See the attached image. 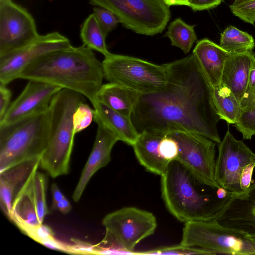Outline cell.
I'll return each instance as SVG.
<instances>
[{
    "mask_svg": "<svg viewBox=\"0 0 255 255\" xmlns=\"http://www.w3.org/2000/svg\"><path fill=\"white\" fill-rule=\"evenodd\" d=\"M107 239L112 241L122 251L136 254L133 251L141 241L152 235L157 221L151 212L134 207H127L107 214L102 220Z\"/></svg>",
    "mask_w": 255,
    "mask_h": 255,
    "instance_id": "obj_9",
    "label": "cell"
},
{
    "mask_svg": "<svg viewBox=\"0 0 255 255\" xmlns=\"http://www.w3.org/2000/svg\"><path fill=\"white\" fill-rule=\"evenodd\" d=\"M71 208L70 203L68 199L64 197L57 204L54 210H57L63 214H66L71 211Z\"/></svg>",
    "mask_w": 255,
    "mask_h": 255,
    "instance_id": "obj_40",
    "label": "cell"
},
{
    "mask_svg": "<svg viewBox=\"0 0 255 255\" xmlns=\"http://www.w3.org/2000/svg\"><path fill=\"white\" fill-rule=\"evenodd\" d=\"M192 54L212 87L221 85L224 65L231 53L204 38L197 42Z\"/></svg>",
    "mask_w": 255,
    "mask_h": 255,
    "instance_id": "obj_19",
    "label": "cell"
},
{
    "mask_svg": "<svg viewBox=\"0 0 255 255\" xmlns=\"http://www.w3.org/2000/svg\"><path fill=\"white\" fill-rule=\"evenodd\" d=\"M40 158L26 161L0 172L1 209L10 218L13 202L29 179L37 171Z\"/></svg>",
    "mask_w": 255,
    "mask_h": 255,
    "instance_id": "obj_17",
    "label": "cell"
},
{
    "mask_svg": "<svg viewBox=\"0 0 255 255\" xmlns=\"http://www.w3.org/2000/svg\"><path fill=\"white\" fill-rule=\"evenodd\" d=\"M94 120V110L85 102L77 108L73 116L74 132L76 134L88 127Z\"/></svg>",
    "mask_w": 255,
    "mask_h": 255,
    "instance_id": "obj_32",
    "label": "cell"
},
{
    "mask_svg": "<svg viewBox=\"0 0 255 255\" xmlns=\"http://www.w3.org/2000/svg\"><path fill=\"white\" fill-rule=\"evenodd\" d=\"M34 175L15 198L9 218L32 238L42 225L39 221L33 200L32 180Z\"/></svg>",
    "mask_w": 255,
    "mask_h": 255,
    "instance_id": "obj_22",
    "label": "cell"
},
{
    "mask_svg": "<svg viewBox=\"0 0 255 255\" xmlns=\"http://www.w3.org/2000/svg\"><path fill=\"white\" fill-rule=\"evenodd\" d=\"M94 107V121L113 132L121 140L132 146L139 133L134 126L131 118L114 110L96 100L92 103Z\"/></svg>",
    "mask_w": 255,
    "mask_h": 255,
    "instance_id": "obj_20",
    "label": "cell"
},
{
    "mask_svg": "<svg viewBox=\"0 0 255 255\" xmlns=\"http://www.w3.org/2000/svg\"><path fill=\"white\" fill-rule=\"evenodd\" d=\"M105 78L102 62L84 45L47 54L27 66L18 79L38 80L72 90L91 104Z\"/></svg>",
    "mask_w": 255,
    "mask_h": 255,
    "instance_id": "obj_2",
    "label": "cell"
},
{
    "mask_svg": "<svg viewBox=\"0 0 255 255\" xmlns=\"http://www.w3.org/2000/svg\"><path fill=\"white\" fill-rule=\"evenodd\" d=\"M85 101L82 94L62 89L50 103L49 140L40 157V166L53 178L69 172L76 134L73 116L78 106Z\"/></svg>",
    "mask_w": 255,
    "mask_h": 255,
    "instance_id": "obj_4",
    "label": "cell"
},
{
    "mask_svg": "<svg viewBox=\"0 0 255 255\" xmlns=\"http://www.w3.org/2000/svg\"><path fill=\"white\" fill-rule=\"evenodd\" d=\"M159 151L161 157L168 162L175 160L178 154L176 141L169 135H164L159 143Z\"/></svg>",
    "mask_w": 255,
    "mask_h": 255,
    "instance_id": "obj_34",
    "label": "cell"
},
{
    "mask_svg": "<svg viewBox=\"0 0 255 255\" xmlns=\"http://www.w3.org/2000/svg\"><path fill=\"white\" fill-rule=\"evenodd\" d=\"M51 191L52 194L53 199L51 209L54 210L57 204L59 201H60L65 196L55 183H53L51 185Z\"/></svg>",
    "mask_w": 255,
    "mask_h": 255,
    "instance_id": "obj_39",
    "label": "cell"
},
{
    "mask_svg": "<svg viewBox=\"0 0 255 255\" xmlns=\"http://www.w3.org/2000/svg\"><path fill=\"white\" fill-rule=\"evenodd\" d=\"M235 125L244 139H251L255 135V110L242 112Z\"/></svg>",
    "mask_w": 255,
    "mask_h": 255,
    "instance_id": "obj_33",
    "label": "cell"
},
{
    "mask_svg": "<svg viewBox=\"0 0 255 255\" xmlns=\"http://www.w3.org/2000/svg\"><path fill=\"white\" fill-rule=\"evenodd\" d=\"M247 237L255 243V235H247Z\"/></svg>",
    "mask_w": 255,
    "mask_h": 255,
    "instance_id": "obj_43",
    "label": "cell"
},
{
    "mask_svg": "<svg viewBox=\"0 0 255 255\" xmlns=\"http://www.w3.org/2000/svg\"><path fill=\"white\" fill-rule=\"evenodd\" d=\"M219 45L230 53H240L252 51L255 42L251 35L230 25L222 33Z\"/></svg>",
    "mask_w": 255,
    "mask_h": 255,
    "instance_id": "obj_27",
    "label": "cell"
},
{
    "mask_svg": "<svg viewBox=\"0 0 255 255\" xmlns=\"http://www.w3.org/2000/svg\"><path fill=\"white\" fill-rule=\"evenodd\" d=\"M247 234L215 220L185 223L180 245L208 250L215 255H255V243Z\"/></svg>",
    "mask_w": 255,
    "mask_h": 255,
    "instance_id": "obj_6",
    "label": "cell"
},
{
    "mask_svg": "<svg viewBox=\"0 0 255 255\" xmlns=\"http://www.w3.org/2000/svg\"><path fill=\"white\" fill-rule=\"evenodd\" d=\"M119 137L109 129L99 124L94 145L89 157L72 195L74 201L78 202L90 180L100 168L111 160V153Z\"/></svg>",
    "mask_w": 255,
    "mask_h": 255,
    "instance_id": "obj_16",
    "label": "cell"
},
{
    "mask_svg": "<svg viewBox=\"0 0 255 255\" xmlns=\"http://www.w3.org/2000/svg\"><path fill=\"white\" fill-rule=\"evenodd\" d=\"M46 184L44 175L37 171L32 178V188L36 213L41 224L48 212L46 202Z\"/></svg>",
    "mask_w": 255,
    "mask_h": 255,
    "instance_id": "obj_28",
    "label": "cell"
},
{
    "mask_svg": "<svg viewBox=\"0 0 255 255\" xmlns=\"http://www.w3.org/2000/svg\"><path fill=\"white\" fill-rule=\"evenodd\" d=\"M49 109L9 125H0V172L40 158L49 142Z\"/></svg>",
    "mask_w": 255,
    "mask_h": 255,
    "instance_id": "obj_5",
    "label": "cell"
},
{
    "mask_svg": "<svg viewBox=\"0 0 255 255\" xmlns=\"http://www.w3.org/2000/svg\"><path fill=\"white\" fill-rule=\"evenodd\" d=\"M164 135L142 131L132 146L140 164L147 171L160 176L170 162L163 158L159 151V143Z\"/></svg>",
    "mask_w": 255,
    "mask_h": 255,
    "instance_id": "obj_21",
    "label": "cell"
},
{
    "mask_svg": "<svg viewBox=\"0 0 255 255\" xmlns=\"http://www.w3.org/2000/svg\"><path fill=\"white\" fill-rule=\"evenodd\" d=\"M72 46L69 39L58 32L39 35L27 45L0 57V84L7 85L18 79L27 66L43 55Z\"/></svg>",
    "mask_w": 255,
    "mask_h": 255,
    "instance_id": "obj_13",
    "label": "cell"
},
{
    "mask_svg": "<svg viewBox=\"0 0 255 255\" xmlns=\"http://www.w3.org/2000/svg\"><path fill=\"white\" fill-rule=\"evenodd\" d=\"M215 179L220 187L235 193L242 191L240 180L245 168L255 164V153L242 141L228 130L218 144Z\"/></svg>",
    "mask_w": 255,
    "mask_h": 255,
    "instance_id": "obj_11",
    "label": "cell"
},
{
    "mask_svg": "<svg viewBox=\"0 0 255 255\" xmlns=\"http://www.w3.org/2000/svg\"><path fill=\"white\" fill-rule=\"evenodd\" d=\"M39 34L35 20L12 0H0V57L29 44Z\"/></svg>",
    "mask_w": 255,
    "mask_h": 255,
    "instance_id": "obj_12",
    "label": "cell"
},
{
    "mask_svg": "<svg viewBox=\"0 0 255 255\" xmlns=\"http://www.w3.org/2000/svg\"><path fill=\"white\" fill-rule=\"evenodd\" d=\"M93 13L106 36L121 22L114 12L103 7H94Z\"/></svg>",
    "mask_w": 255,
    "mask_h": 255,
    "instance_id": "obj_31",
    "label": "cell"
},
{
    "mask_svg": "<svg viewBox=\"0 0 255 255\" xmlns=\"http://www.w3.org/2000/svg\"><path fill=\"white\" fill-rule=\"evenodd\" d=\"M213 103L220 120L235 125L242 114L240 101L228 87L221 84L213 88Z\"/></svg>",
    "mask_w": 255,
    "mask_h": 255,
    "instance_id": "obj_24",
    "label": "cell"
},
{
    "mask_svg": "<svg viewBox=\"0 0 255 255\" xmlns=\"http://www.w3.org/2000/svg\"><path fill=\"white\" fill-rule=\"evenodd\" d=\"M255 164H251L248 165L244 170L240 180L241 190H244L252 184V175Z\"/></svg>",
    "mask_w": 255,
    "mask_h": 255,
    "instance_id": "obj_38",
    "label": "cell"
},
{
    "mask_svg": "<svg viewBox=\"0 0 255 255\" xmlns=\"http://www.w3.org/2000/svg\"><path fill=\"white\" fill-rule=\"evenodd\" d=\"M137 254L148 255H213V252L200 248L179 245L160 248L147 251L137 253Z\"/></svg>",
    "mask_w": 255,
    "mask_h": 255,
    "instance_id": "obj_29",
    "label": "cell"
},
{
    "mask_svg": "<svg viewBox=\"0 0 255 255\" xmlns=\"http://www.w3.org/2000/svg\"><path fill=\"white\" fill-rule=\"evenodd\" d=\"M188 6L194 11L213 8L219 5L222 0H187Z\"/></svg>",
    "mask_w": 255,
    "mask_h": 255,
    "instance_id": "obj_36",
    "label": "cell"
},
{
    "mask_svg": "<svg viewBox=\"0 0 255 255\" xmlns=\"http://www.w3.org/2000/svg\"><path fill=\"white\" fill-rule=\"evenodd\" d=\"M195 26L189 25L178 18L170 23L165 36L170 39L172 45L179 48L187 54L197 39Z\"/></svg>",
    "mask_w": 255,
    "mask_h": 255,
    "instance_id": "obj_26",
    "label": "cell"
},
{
    "mask_svg": "<svg viewBox=\"0 0 255 255\" xmlns=\"http://www.w3.org/2000/svg\"><path fill=\"white\" fill-rule=\"evenodd\" d=\"M213 220L224 227L255 235V182L247 189L233 193Z\"/></svg>",
    "mask_w": 255,
    "mask_h": 255,
    "instance_id": "obj_15",
    "label": "cell"
},
{
    "mask_svg": "<svg viewBox=\"0 0 255 255\" xmlns=\"http://www.w3.org/2000/svg\"><path fill=\"white\" fill-rule=\"evenodd\" d=\"M255 85V64L252 68L249 79L248 85L247 89V91L250 90L252 87Z\"/></svg>",
    "mask_w": 255,
    "mask_h": 255,
    "instance_id": "obj_41",
    "label": "cell"
},
{
    "mask_svg": "<svg viewBox=\"0 0 255 255\" xmlns=\"http://www.w3.org/2000/svg\"><path fill=\"white\" fill-rule=\"evenodd\" d=\"M80 36L83 45L101 53L104 57L111 54L106 44V36L93 13L89 15L84 21L81 29Z\"/></svg>",
    "mask_w": 255,
    "mask_h": 255,
    "instance_id": "obj_25",
    "label": "cell"
},
{
    "mask_svg": "<svg viewBox=\"0 0 255 255\" xmlns=\"http://www.w3.org/2000/svg\"><path fill=\"white\" fill-rule=\"evenodd\" d=\"M11 91L6 85L0 84V120L6 112L11 97Z\"/></svg>",
    "mask_w": 255,
    "mask_h": 255,
    "instance_id": "obj_35",
    "label": "cell"
},
{
    "mask_svg": "<svg viewBox=\"0 0 255 255\" xmlns=\"http://www.w3.org/2000/svg\"><path fill=\"white\" fill-rule=\"evenodd\" d=\"M95 5L109 9L127 28L140 34L161 33L170 17L169 6L163 0H88Z\"/></svg>",
    "mask_w": 255,
    "mask_h": 255,
    "instance_id": "obj_8",
    "label": "cell"
},
{
    "mask_svg": "<svg viewBox=\"0 0 255 255\" xmlns=\"http://www.w3.org/2000/svg\"><path fill=\"white\" fill-rule=\"evenodd\" d=\"M169 6L171 5H187V0H163Z\"/></svg>",
    "mask_w": 255,
    "mask_h": 255,
    "instance_id": "obj_42",
    "label": "cell"
},
{
    "mask_svg": "<svg viewBox=\"0 0 255 255\" xmlns=\"http://www.w3.org/2000/svg\"><path fill=\"white\" fill-rule=\"evenodd\" d=\"M239 0H235V1H239Z\"/></svg>",
    "mask_w": 255,
    "mask_h": 255,
    "instance_id": "obj_44",
    "label": "cell"
},
{
    "mask_svg": "<svg viewBox=\"0 0 255 255\" xmlns=\"http://www.w3.org/2000/svg\"><path fill=\"white\" fill-rule=\"evenodd\" d=\"M232 13L245 22L255 23V0L234 1L230 5Z\"/></svg>",
    "mask_w": 255,
    "mask_h": 255,
    "instance_id": "obj_30",
    "label": "cell"
},
{
    "mask_svg": "<svg viewBox=\"0 0 255 255\" xmlns=\"http://www.w3.org/2000/svg\"><path fill=\"white\" fill-rule=\"evenodd\" d=\"M61 89L44 82L28 80L0 120V125H9L47 111L53 98Z\"/></svg>",
    "mask_w": 255,
    "mask_h": 255,
    "instance_id": "obj_14",
    "label": "cell"
},
{
    "mask_svg": "<svg viewBox=\"0 0 255 255\" xmlns=\"http://www.w3.org/2000/svg\"><path fill=\"white\" fill-rule=\"evenodd\" d=\"M168 135L178 144L175 160L189 171L200 184L213 190L221 188L215 179L216 143L194 132L175 131Z\"/></svg>",
    "mask_w": 255,
    "mask_h": 255,
    "instance_id": "obj_10",
    "label": "cell"
},
{
    "mask_svg": "<svg viewBox=\"0 0 255 255\" xmlns=\"http://www.w3.org/2000/svg\"><path fill=\"white\" fill-rule=\"evenodd\" d=\"M105 78L141 94L163 88L167 82L164 64L157 65L137 58L111 53L102 62Z\"/></svg>",
    "mask_w": 255,
    "mask_h": 255,
    "instance_id": "obj_7",
    "label": "cell"
},
{
    "mask_svg": "<svg viewBox=\"0 0 255 255\" xmlns=\"http://www.w3.org/2000/svg\"><path fill=\"white\" fill-rule=\"evenodd\" d=\"M255 64V54L252 51L232 53L223 69L221 84L234 94L241 101L248 85L252 68Z\"/></svg>",
    "mask_w": 255,
    "mask_h": 255,
    "instance_id": "obj_18",
    "label": "cell"
},
{
    "mask_svg": "<svg viewBox=\"0 0 255 255\" xmlns=\"http://www.w3.org/2000/svg\"><path fill=\"white\" fill-rule=\"evenodd\" d=\"M161 176V195L166 208L184 223L213 220L233 194L222 188L213 195L203 193L191 173L177 160L170 161Z\"/></svg>",
    "mask_w": 255,
    "mask_h": 255,
    "instance_id": "obj_3",
    "label": "cell"
},
{
    "mask_svg": "<svg viewBox=\"0 0 255 255\" xmlns=\"http://www.w3.org/2000/svg\"><path fill=\"white\" fill-rule=\"evenodd\" d=\"M240 102L242 112L255 110V85L245 93Z\"/></svg>",
    "mask_w": 255,
    "mask_h": 255,
    "instance_id": "obj_37",
    "label": "cell"
},
{
    "mask_svg": "<svg viewBox=\"0 0 255 255\" xmlns=\"http://www.w3.org/2000/svg\"><path fill=\"white\" fill-rule=\"evenodd\" d=\"M165 65V86L141 94L131 114L137 131L162 134L191 132L219 144L220 119L213 103V87L193 54Z\"/></svg>",
    "mask_w": 255,
    "mask_h": 255,
    "instance_id": "obj_1",
    "label": "cell"
},
{
    "mask_svg": "<svg viewBox=\"0 0 255 255\" xmlns=\"http://www.w3.org/2000/svg\"><path fill=\"white\" fill-rule=\"evenodd\" d=\"M141 94L117 84H103L96 98L101 103L127 117H130Z\"/></svg>",
    "mask_w": 255,
    "mask_h": 255,
    "instance_id": "obj_23",
    "label": "cell"
}]
</instances>
